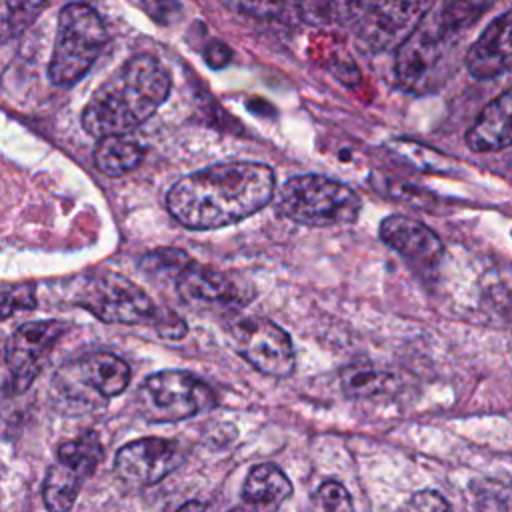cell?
<instances>
[{"mask_svg": "<svg viewBox=\"0 0 512 512\" xmlns=\"http://www.w3.org/2000/svg\"><path fill=\"white\" fill-rule=\"evenodd\" d=\"M400 512H452L446 498L434 490H420L410 496Z\"/></svg>", "mask_w": 512, "mask_h": 512, "instance_id": "obj_25", "label": "cell"}, {"mask_svg": "<svg viewBox=\"0 0 512 512\" xmlns=\"http://www.w3.org/2000/svg\"><path fill=\"white\" fill-rule=\"evenodd\" d=\"M176 512H206V508H204V504H202V502H198V500H190V502H186L184 506H180Z\"/></svg>", "mask_w": 512, "mask_h": 512, "instance_id": "obj_30", "label": "cell"}, {"mask_svg": "<svg viewBox=\"0 0 512 512\" xmlns=\"http://www.w3.org/2000/svg\"><path fill=\"white\" fill-rule=\"evenodd\" d=\"M78 302L102 322L142 324L158 318L150 296L116 272H102L90 278L80 290Z\"/></svg>", "mask_w": 512, "mask_h": 512, "instance_id": "obj_9", "label": "cell"}, {"mask_svg": "<svg viewBox=\"0 0 512 512\" xmlns=\"http://www.w3.org/2000/svg\"><path fill=\"white\" fill-rule=\"evenodd\" d=\"M64 330L66 324L58 320H38L22 324L12 332L6 342V364L18 392H24L32 384Z\"/></svg>", "mask_w": 512, "mask_h": 512, "instance_id": "obj_12", "label": "cell"}, {"mask_svg": "<svg viewBox=\"0 0 512 512\" xmlns=\"http://www.w3.org/2000/svg\"><path fill=\"white\" fill-rule=\"evenodd\" d=\"M314 512H354L350 494L340 486H326L312 498Z\"/></svg>", "mask_w": 512, "mask_h": 512, "instance_id": "obj_24", "label": "cell"}, {"mask_svg": "<svg viewBox=\"0 0 512 512\" xmlns=\"http://www.w3.org/2000/svg\"><path fill=\"white\" fill-rule=\"evenodd\" d=\"M234 350L260 374L286 378L294 372L296 352L284 328L262 316H244L230 326Z\"/></svg>", "mask_w": 512, "mask_h": 512, "instance_id": "obj_8", "label": "cell"}, {"mask_svg": "<svg viewBox=\"0 0 512 512\" xmlns=\"http://www.w3.org/2000/svg\"><path fill=\"white\" fill-rule=\"evenodd\" d=\"M108 34L102 18L86 4H68L58 16L54 52L48 76L56 86H72L82 80L102 54Z\"/></svg>", "mask_w": 512, "mask_h": 512, "instance_id": "obj_5", "label": "cell"}, {"mask_svg": "<svg viewBox=\"0 0 512 512\" xmlns=\"http://www.w3.org/2000/svg\"><path fill=\"white\" fill-rule=\"evenodd\" d=\"M374 0H296L298 12L312 24H356Z\"/></svg>", "mask_w": 512, "mask_h": 512, "instance_id": "obj_20", "label": "cell"}, {"mask_svg": "<svg viewBox=\"0 0 512 512\" xmlns=\"http://www.w3.org/2000/svg\"><path fill=\"white\" fill-rule=\"evenodd\" d=\"M142 154V146L136 140L128 138L126 134H110L100 138L94 160L102 174L118 178L134 170L140 164Z\"/></svg>", "mask_w": 512, "mask_h": 512, "instance_id": "obj_19", "label": "cell"}, {"mask_svg": "<svg viewBox=\"0 0 512 512\" xmlns=\"http://www.w3.org/2000/svg\"><path fill=\"white\" fill-rule=\"evenodd\" d=\"M230 512H254L252 508L250 510H246V508H234V510H230Z\"/></svg>", "mask_w": 512, "mask_h": 512, "instance_id": "obj_31", "label": "cell"}, {"mask_svg": "<svg viewBox=\"0 0 512 512\" xmlns=\"http://www.w3.org/2000/svg\"><path fill=\"white\" fill-rule=\"evenodd\" d=\"M130 382V368L114 354L98 352L82 356L56 372L54 388L64 402L78 406L104 404L118 396Z\"/></svg>", "mask_w": 512, "mask_h": 512, "instance_id": "obj_7", "label": "cell"}, {"mask_svg": "<svg viewBox=\"0 0 512 512\" xmlns=\"http://www.w3.org/2000/svg\"><path fill=\"white\" fill-rule=\"evenodd\" d=\"M182 462L180 446L164 438H140L122 446L114 460L118 478L130 486H148L166 478Z\"/></svg>", "mask_w": 512, "mask_h": 512, "instance_id": "obj_13", "label": "cell"}, {"mask_svg": "<svg viewBox=\"0 0 512 512\" xmlns=\"http://www.w3.org/2000/svg\"><path fill=\"white\" fill-rule=\"evenodd\" d=\"M176 288L186 302L210 304V306H238L244 296L236 282L214 268L190 262L178 276Z\"/></svg>", "mask_w": 512, "mask_h": 512, "instance_id": "obj_16", "label": "cell"}, {"mask_svg": "<svg viewBox=\"0 0 512 512\" xmlns=\"http://www.w3.org/2000/svg\"><path fill=\"white\" fill-rule=\"evenodd\" d=\"M36 306V300H34V292H32V286H20L16 290H12L6 298H4V304L0 306V316L2 318H8L12 312L20 310V308H34Z\"/></svg>", "mask_w": 512, "mask_h": 512, "instance_id": "obj_27", "label": "cell"}, {"mask_svg": "<svg viewBox=\"0 0 512 512\" xmlns=\"http://www.w3.org/2000/svg\"><path fill=\"white\" fill-rule=\"evenodd\" d=\"M170 74L150 54L122 64L88 100L82 126L92 136L126 134L146 122L170 94Z\"/></svg>", "mask_w": 512, "mask_h": 512, "instance_id": "obj_2", "label": "cell"}, {"mask_svg": "<svg viewBox=\"0 0 512 512\" xmlns=\"http://www.w3.org/2000/svg\"><path fill=\"white\" fill-rule=\"evenodd\" d=\"M472 152H498L512 146V84L490 100L466 130Z\"/></svg>", "mask_w": 512, "mask_h": 512, "instance_id": "obj_17", "label": "cell"}, {"mask_svg": "<svg viewBox=\"0 0 512 512\" xmlns=\"http://www.w3.org/2000/svg\"><path fill=\"white\" fill-rule=\"evenodd\" d=\"M388 148L400 156L404 162L416 166L418 170H424V172H452L454 170V162L452 158L444 156L442 152H436L428 146H422L418 142H412V140H404V138H396V140H390L388 142Z\"/></svg>", "mask_w": 512, "mask_h": 512, "instance_id": "obj_23", "label": "cell"}, {"mask_svg": "<svg viewBox=\"0 0 512 512\" xmlns=\"http://www.w3.org/2000/svg\"><path fill=\"white\" fill-rule=\"evenodd\" d=\"M204 56H206V62H208L210 66L220 68V66H224V64L230 60V50H228V46L222 44V42H212V44L208 46V50H206Z\"/></svg>", "mask_w": 512, "mask_h": 512, "instance_id": "obj_28", "label": "cell"}, {"mask_svg": "<svg viewBox=\"0 0 512 512\" xmlns=\"http://www.w3.org/2000/svg\"><path fill=\"white\" fill-rule=\"evenodd\" d=\"M102 458V446L94 432L64 442L44 480V504L50 512H68Z\"/></svg>", "mask_w": 512, "mask_h": 512, "instance_id": "obj_10", "label": "cell"}, {"mask_svg": "<svg viewBox=\"0 0 512 512\" xmlns=\"http://www.w3.org/2000/svg\"><path fill=\"white\" fill-rule=\"evenodd\" d=\"M208 384L182 370H162L148 376L136 392V412L148 422H178L214 406Z\"/></svg>", "mask_w": 512, "mask_h": 512, "instance_id": "obj_6", "label": "cell"}, {"mask_svg": "<svg viewBox=\"0 0 512 512\" xmlns=\"http://www.w3.org/2000/svg\"><path fill=\"white\" fill-rule=\"evenodd\" d=\"M340 386L346 396L370 398L378 394H388L396 386V378L390 372H382L372 366L356 364L340 374Z\"/></svg>", "mask_w": 512, "mask_h": 512, "instance_id": "obj_21", "label": "cell"}, {"mask_svg": "<svg viewBox=\"0 0 512 512\" xmlns=\"http://www.w3.org/2000/svg\"><path fill=\"white\" fill-rule=\"evenodd\" d=\"M380 238L412 266L430 270L442 262L444 244L426 224L408 216H388L380 222Z\"/></svg>", "mask_w": 512, "mask_h": 512, "instance_id": "obj_14", "label": "cell"}, {"mask_svg": "<svg viewBox=\"0 0 512 512\" xmlns=\"http://www.w3.org/2000/svg\"><path fill=\"white\" fill-rule=\"evenodd\" d=\"M360 210L362 200L350 186L320 174L292 176L278 192V212L304 226L352 224Z\"/></svg>", "mask_w": 512, "mask_h": 512, "instance_id": "obj_4", "label": "cell"}, {"mask_svg": "<svg viewBox=\"0 0 512 512\" xmlns=\"http://www.w3.org/2000/svg\"><path fill=\"white\" fill-rule=\"evenodd\" d=\"M466 26L450 6L438 14H426L410 36L396 48L394 74L402 88L426 92L436 88L448 72L458 38Z\"/></svg>", "mask_w": 512, "mask_h": 512, "instance_id": "obj_3", "label": "cell"}, {"mask_svg": "<svg viewBox=\"0 0 512 512\" xmlns=\"http://www.w3.org/2000/svg\"><path fill=\"white\" fill-rule=\"evenodd\" d=\"M144 12L160 24H172L182 14L180 0H142Z\"/></svg>", "mask_w": 512, "mask_h": 512, "instance_id": "obj_26", "label": "cell"}, {"mask_svg": "<svg viewBox=\"0 0 512 512\" xmlns=\"http://www.w3.org/2000/svg\"><path fill=\"white\" fill-rule=\"evenodd\" d=\"M290 494L292 482L270 462L252 466L242 484V500L254 512H274Z\"/></svg>", "mask_w": 512, "mask_h": 512, "instance_id": "obj_18", "label": "cell"}, {"mask_svg": "<svg viewBox=\"0 0 512 512\" xmlns=\"http://www.w3.org/2000/svg\"><path fill=\"white\" fill-rule=\"evenodd\" d=\"M498 504L502 512H512V484H506L498 490Z\"/></svg>", "mask_w": 512, "mask_h": 512, "instance_id": "obj_29", "label": "cell"}, {"mask_svg": "<svg viewBox=\"0 0 512 512\" xmlns=\"http://www.w3.org/2000/svg\"><path fill=\"white\" fill-rule=\"evenodd\" d=\"M466 70L480 80L512 68V8L496 16L464 54Z\"/></svg>", "mask_w": 512, "mask_h": 512, "instance_id": "obj_15", "label": "cell"}, {"mask_svg": "<svg viewBox=\"0 0 512 512\" xmlns=\"http://www.w3.org/2000/svg\"><path fill=\"white\" fill-rule=\"evenodd\" d=\"M48 0H0V44L20 36L40 12Z\"/></svg>", "mask_w": 512, "mask_h": 512, "instance_id": "obj_22", "label": "cell"}, {"mask_svg": "<svg viewBox=\"0 0 512 512\" xmlns=\"http://www.w3.org/2000/svg\"><path fill=\"white\" fill-rule=\"evenodd\" d=\"M434 0H374L356 22L358 42L368 52L396 50L430 12Z\"/></svg>", "mask_w": 512, "mask_h": 512, "instance_id": "obj_11", "label": "cell"}, {"mask_svg": "<svg viewBox=\"0 0 512 512\" xmlns=\"http://www.w3.org/2000/svg\"><path fill=\"white\" fill-rule=\"evenodd\" d=\"M274 188V172L262 162H220L180 178L170 188L166 206L182 226L214 230L262 210Z\"/></svg>", "mask_w": 512, "mask_h": 512, "instance_id": "obj_1", "label": "cell"}]
</instances>
